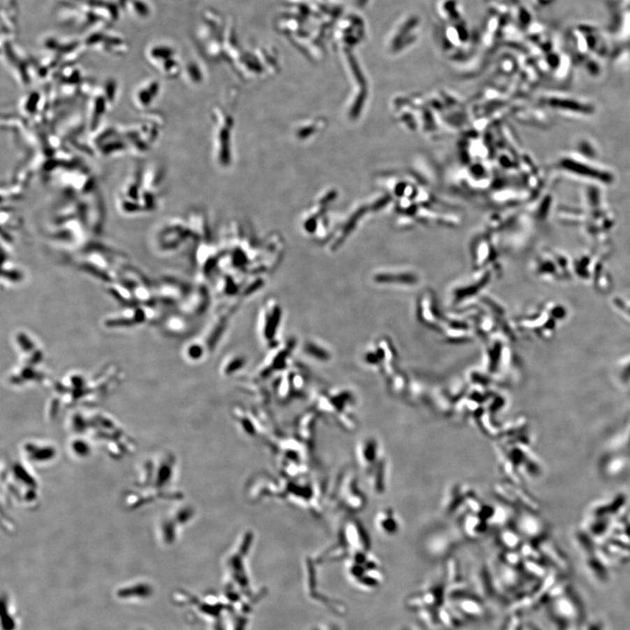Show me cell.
Returning a JSON list of instances; mask_svg holds the SVG:
<instances>
[{"instance_id":"1","label":"cell","mask_w":630,"mask_h":630,"mask_svg":"<svg viewBox=\"0 0 630 630\" xmlns=\"http://www.w3.org/2000/svg\"><path fill=\"white\" fill-rule=\"evenodd\" d=\"M402 630H410V629H402Z\"/></svg>"}]
</instances>
